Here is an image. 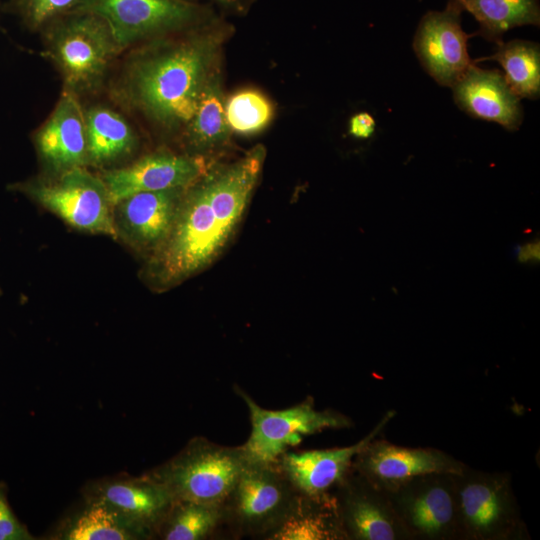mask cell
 Returning a JSON list of instances; mask_svg holds the SVG:
<instances>
[{"mask_svg":"<svg viewBox=\"0 0 540 540\" xmlns=\"http://www.w3.org/2000/svg\"><path fill=\"white\" fill-rule=\"evenodd\" d=\"M315 498L297 494L282 521L263 539L322 540L338 538L327 517L314 508Z\"/></svg>","mask_w":540,"mask_h":540,"instance_id":"d4e9b609","label":"cell"},{"mask_svg":"<svg viewBox=\"0 0 540 540\" xmlns=\"http://www.w3.org/2000/svg\"><path fill=\"white\" fill-rule=\"evenodd\" d=\"M234 390L250 413L251 433L241 446L248 463H277L287 449L297 446L305 436L348 425L341 415L316 410L310 398L283 410H268L259 406L239 386H234Z\"/></svg>","mask_w":540,"mask_h":540,"instance_id":"52a82bcc","label":"cell"},{"mask_svg":"<svg viewBox=\"0 0 540 540\" xmlns=\"http://www.w3.org/2000/svg\"><path fill=\"white\" fill-rule=\"evenodd\" d=\"M481 60L497 61L511 91L520 99H538L540 95V46L526 40L498 44L496 52Z\"/></svg>","mask_w":540,"mask_h":540,"instance_id":"ffe728a7","label":"cell"},{"mask_svg":"<svg viewBox=\"0 0 540 540\" xmlns=\"http://www.w3.org/2000/svg\"><path fill=\"white\" fill-rule=\"evenodd\" d=\"M246 464L241 446L228 447L196 437L150 476L174 501L221 507Z\"/></svg>","mask_w":540,"mask_h":540,"instance_id":"3957f363","label":"cell"},{"mask_svg":"<svg viewBox=\"0 0 540 540\" xmlns=\"http://www.w3.org/2000/svg\"><path fill=\"white\" fill-rule=\"evenodd\" d=\"M207 171L202 156L159 152L146 155L131 165L106 171L101 178L114 207L136 193L187 188Z\"/></svg>","mask_w":540,"mask_h":540,"instance_id":"30bf717a","label":"cell"},{"mask_svg":"<svg viewBox=\"0 0 540 540\" xmlns=\"http://www.w3.org/2000/svg\"><path fill=\"white\" fill-rule=\"evenodd\" d=\"M218 3H221L230 7H240L242 5V0H214Z\"/></svg>","mask_w":540,"mask_h":540,"instance_id":"4dcf8cb0","label":"cell"},{"mask_svg":"<svg viewBox=\"0 0 540 540\" xmlns=\"http://www.w3.org/2000/svg\"><path fill=\"white\" fill-rule=\"evenodd\" d=\"M95 500L109 506L142 536L156 532L174 501L168 490L150 475L106 483Z\"/></svg>","mask_w":540,"mask_h":540,"instance_id":"9a60e30c","label":"cell"},{"mask_svg":"<svg viewBox=\"0 0 540 540\" xmlns=\"http://www.w3.org/2000/svg\"><path fill=\"white\" fill-rule=\"evenodd\" d=\"M376 127L374 117L368 112L353 115L349 121V134L358 139L370 138Z\"/></svg>","mask_w":540,"mask_h":540,"instance_id":"f546056e","label":"cell"},{"mask_svg":"<svg viewBox=\"0 0 540 540\" xmlns=\"http://www.w3.org/2000/svg\"><path fill=\"white\" fill-rule=\"evenodd\" d=\"M186 125L187 143L196 152L214 149L228 139L231 130L220 80L214 72L206 81L193 116Z\"/></svg>","mask_w":540,"mask_h":540,"instance_id":"d6986e66","label":"cell"},{"mask_svg":"<svg viewBox=\"0 0 540 540\" xmlns=\"http://www.w3.org/2000/svg\"><path fill=\"white\" fill-rule=\"evenodd\" d=\"M297 492L277 463H248L221 506L222 521L239 536L264 538L285 517Z\"/></svg>","mask_w":540,"mask_h":540,"instance_id":"8992f818","label":"cell"},{"mask_svg":"<svg viewBox=\"0 0 540 540\" xmlns=\"http://www.w3.org/2000/svg\"><path fill=\"white\" fill-rule=\"evenodd\" d=\"M141 534L105 503L94 500L70 525L68 540H129Z\"/></svg>","mask_w":540,"mask_h":540,"instance_id":"484cf974","label":"cell"},{"mask_svg":"<svg viewBox=\"0 0 540 540\" xmlns=\"http://www.w3.org/2000/svg\"><path fill=\"white\" fill-rule=\"evenodd\" d=\"M29 539L33 537L13 514L7 502L5 489L0 487V540Z\"/></svg>","mask_w":540,"mask_h":540,"instance_id":"f1b7e54d","label":"cell"},{"mask_svg":"<svg viewBox=\"0 0 540 540\" xmlns=\"http://www.w3.org/2000/svg\"><path fill=\"white\" fill-rule=\"evenodd\" d=\"M225 114L231 131L253 134L268 125L273 110L263 94L255 90H243L228 99Z\"/></svg>","mask_w":540,"mask_h":540,"instance_id":"4316f807","label":"cell"},{"mask_svg":"<svg viewBox=\"0 0 540 540\" xmlns=\"http://www.w3.org/2000/svg\"><path fill=\"white\" fill-rule=\"evenodd\" d=\"M88 165L113 163L135 148L136 137L125 118L114 110L96 106L85 112Z\"/></svg>","mask_w":540,"mask_h":540,"instance_id":"e0dca14e","label":"cell"},{"mask_svg":"<svg viewBox=\"0 0 540 540\" xmlns=\"http://www.w3.org/2000/svg\"><path fill=\"white\" fill-rule=\"evenodd\" d=\"M471 36L462 29L461 12L447 5L422 17L413 48L424 70L439 85L452 87L473 64L467 50Z\"/></svg>","mask_w":540,"mask_h":540,"instance_id":"ba28073f","label":"cell"},{"mask_svg":"<svg viewBox=\"0 0 540 540\" xmlns=\"http://www.w3.org/2000/svg\"><path fill=\"white\" fill-rule=\"evenodd\" d=\"M215 42L199 38L141 62L132 92L141 108L165 125L187 124L211 75Z\"/></svg>","mask_w":540,"mask_h":540,"instance_id":"7a4b0ae2","label":"cell"},{"mask_svg":"<svg viewBox=\"0 0 540 540\" xmlns=\"http://www.w3.org/2000/svg\"><path fill=\"white\" fill-rule=\"evenodd\" d=\"M447 5L472 14L480 26L475 34L496 44L510 29L540 22L539 0H448Z\"/></svg>","mask_w":540,"mask_h":540,"instance_id":"ac0fdd59","label":"cell"},{"mask_svg":"<svg viewBox=\"0 0 540 540\" xmlns=\"http://www.w3.org/2000/svg\"><path fill=\"white\" fill-rule=\"evenodd\" d=\"M457 106L469 116L496 122L516 131L523 120L520 98L498 70H484L472 64L451 87Z\"/></svg>","mask_w":540,"mask_h":540,"instance_id":"4fadbf2b","label":"cell"},{"mask_svg":"<svg viewBox=\"0 0 540 540\" xmlns=\"http://www.w3.org/2000/svg\"><path fill=\"white\" fill-rule=\"evenodd\" d=\"M459 503L465 521L479 533L495 530L506 514L501 491L484 480L465 484L459 493Z\"/></svg>","mask_w":540,"mask_h":540,"instance_id":"603a6c76","label":"cell"},{"mask_svg":"<svg viewBox=\"0 0 540 540\" xmlns=\"http://www.w3.org/2000/svg\"><path fill=\"white\" fill-rule=\"evenodd\" d=\"M263 162L260 152L250 150L186 189L168 237L151 254L147 273L153 286L181 283L220 254L244 215Z\"/></svg>","mask_w":540,"mask_h":540,"instance_id":"6da1fadb","label":"cell"},{"mask_svg":"<svg viewBox=\"0 0 540 540\" xmlns=\"http://www.w3.org/2000/svg\"><path fill=\"white\" fill-rule=\"evenodd\" d=\"M59 216L72 227L118 238L113 204L101 177L85 167H76L49 180H34L11 186Z\"/></svg>","mask_w":540,"mask_h":540,"instance_id":"5b68a950","label":"cell"},{"mask_svg":"<svg viewBox=\"0 0 540 540\" xmlns=\"http://www.w3.org/2000/svg\"><path fill=\"white\" fill-rule=\"evenodd\" d=\"M187 188L140 192L118 202L113 207L118 237L154 253L168 237Z\"/></svg>","mask_w":540,"mask_h":540,"instance_id":"8fae6325","label":"cell"},{"mask_svg":"<svg viewBox=\"0 0 540 540\" xmlns=\"http://www.w3.org/2000/svg\"><path fill=\"white\" fill-rule=\"evenodd\" d=\"M222 524L220 506L173 501L156 532L165 540H202Z\"/></svg>","mask_w":540,"mask_h":540,"instance_id":"44dd1931","label":"cell"},{"mask_svg":"<svg viewBox=\"0 0 540 540\" xmlns=\"http://www.w3.org/2000/svg\"><path fill=\"white\" fill-rule=\"evenodd\" d=\"M410 525L425 535H437L445 531L455 516V501L449 489L432 484L413 493L405 504Z\"/></svg>","mask_w":540,"mask_h":540,"instance_id":"7402d4cb","label":"cell"},{"mask_svg":"<svg viewBox=\"0 0 540 540\" xmlns=\"http://www.w3.org/2000/svg\"><path fill=\"white\" fill-rule=\"evenodd\" d=\"M49 52L65 90L79 95L96 89L121 51L108 24L91 12L60 17L47 26Z\"/></svg>","mask_w":540,"mask_h":540,"instance_id":"277c9868","label":"cell"},{"mask_svg":"<svg viewBox=\"0 0 540 540\" xmlns=\"http://www.w3.org/2000/svg\"><path fill=\"white\" fill-rule=\"evenodd\" d=\"M357 457L361 471L381 481H403L413 477L459 471L455 461L432 449L404 448L370 442Z\"/></svg>","mask_w":540,"mask_h":540,"instance_id":"2e32d148","label":"cell"},{"mask_svg":"<svg viewBox=\"0 0 540 540\" xmlns=\"http://www.w3.org/2000/svg\"><path fill=\"white\" fill-rule=\"evenodd\" d=\"M387 418L360 442L342 448L283 453L277 464L297 494L321 498L343 479L352 459L377 435Z\"/></svg>","mask_w":540,"mask_h":540,"instance_id":"5bb4252c","label":"cell"},{"mask_svg":"<svg viewBox=\"0 0 540 540\" xmlns=\"http://www.w3.org/2000/svg\"><path fill=\"white\" fill-rule=\"evenodd\" d=\"M346 529L356 539L392 540L395 527L382 506L366 495L348 492L341 509Z\"/></svg>","mask_w":540,"mask_h":540,"instance_id":"cb8c5ba5","label":"cell"},{"mask_svg":"<svg viewBox=\"0 0 540 540\" xmlns=\"http://www.w3.org/2000/svg\"><path fill=\"white\" fill-rule=\"evenodd\" d=\"M37 152L55 174L88 165L85 112L72 92L64 91L35 135Z\"/></svg>","mask_w":540,"mask_h":540,"instance_id":"7c38bea8","label":"cell"},{"mask_svg":"<svg viewBox=\"0 0 540 540\" xmlns=\"http://www.w3.org/2000/svg\"><path fill=\"white\" fill-rule=\"evenodd\" d=\"M85 12L108 24L122 50L147 36L187 25L198 10L184 0H93Z\"/></svg>","mask_w":540,"mask_h":540,"instance_id":"9c48e42d","label":"cell"},{"mask_svg":"<svg viewBox=\"0 0 540 540\" xmlns=\"http://www.w3.org/2000/svg\"><path fill=\"white\" fill-rule=\"evenodd\" d=\"M93 0H15L24 22L31 28L47 26L52 21L78 12H85Z\"/></svg>","mask_w":540,"mask_h":540,"instance_id":"83f0119b","label":"cell"}]
</instances>
